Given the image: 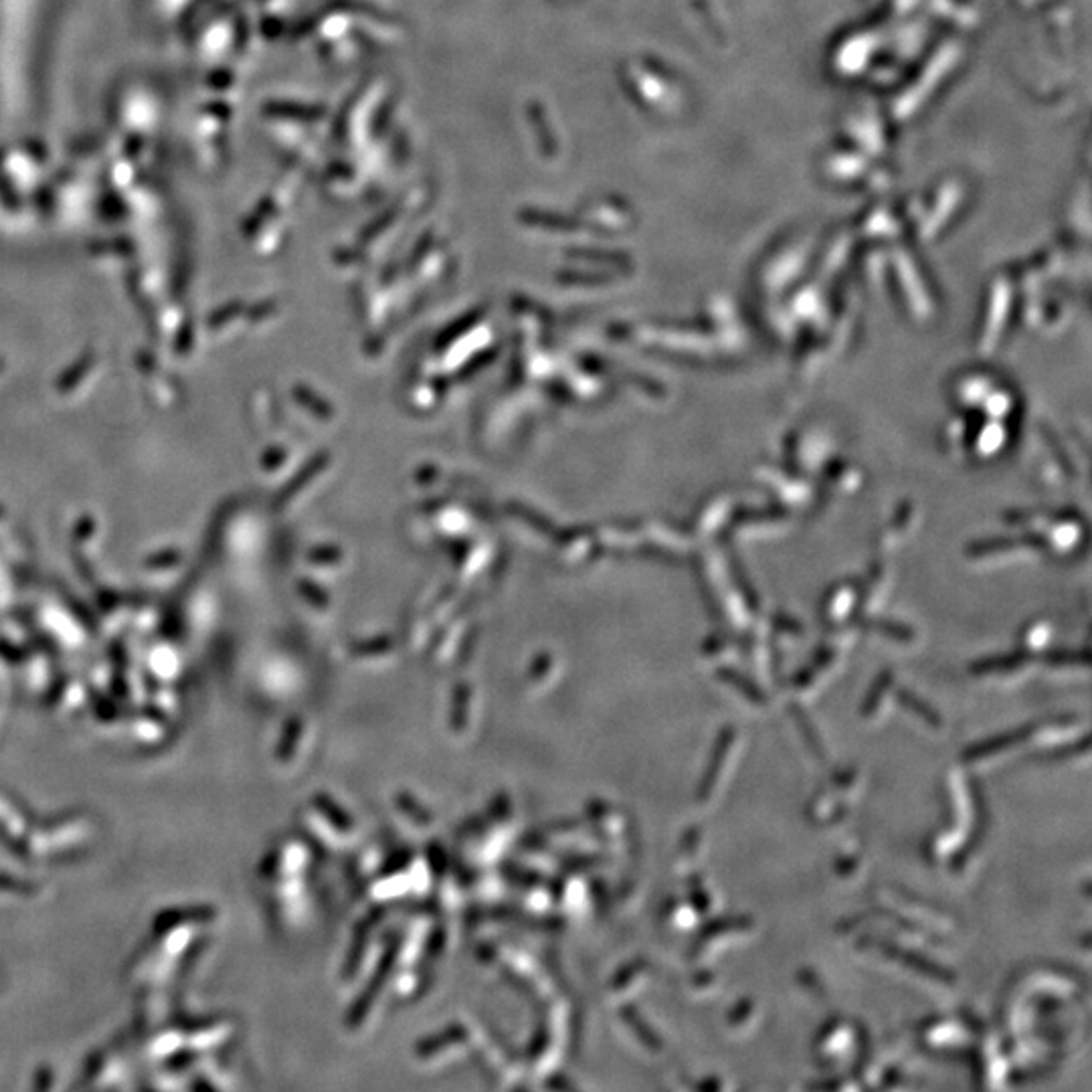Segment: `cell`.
<instances>
[{
	"mask_svg": "<svg viewBox=\"0 0 1092 1092\" xmlns=\"http://www.w3.org/2000/svg\"><path fill=\"white\" fill-rule=\"evenodd\" d=\"M901 700H903L904 706L911 711V713L917 714L918 718H922V723H927L929 727L941 728L943 727V720L939 713H934L929 704H925L922 700L915 699L913 694L908 692H901Z\"/></svg>",
	"mask_w": 1092,
	"mask_h": 1092,
	"instance_id": "cell-7",
	"label": "cell"
},
{
	"mask_svg": "<svg viewBox=\"0 0 1092 1092\" xmlns=\"http://www.w3.org/2000/svg\"><path fill=\"white\" fill-rule=\"evenodd\" d=\"M884 690H887V682L874 686L873 694H870V696L866 699V702H864V714H868V716H870V714L876 713V708L880 706V699L884 696Z\"/></svg>",
	"mask_w": 1092,
	"mask_h": 1092,
	"instance_id": "cell-10",
	"label": "cell"
},
{
	"mask_svg": "<svg viewBox=\"0 0 1092 1092\" xmlns=\"http://www.w3.org/2000/svg\"><path fill=\"white\" fill-rule=\"evenodd\" d=\"M848 1038H850V1034H848V1030H845L844 1021L836 1019V1021H830V1024L826 1026V1030L819 1034V1038L816 1040V1049L819 1050V1054H821L824 1058H828V1060H831V1058H838V1056H840V1054H842L845 1050L844 1044H838V1042H844Z\"/></svg>",
	"mask_w": 1092,
	"mask_h": 1092,
	"instance_id": "cell-4",
	"label": "cell"
},
{
	"mask_svg": "<svg viewBox=\"0 0 1092 1092\" xmlns=\"http://www.w3.org/2000/svg\"><path fill=\"white\" fill-rule=\"evenodd\" d=\"M692 899H694V904H696V908H699L700 913H702V911H704V913L708 911L711 901H708L706 890L702 889L699 878H692Z\"/></svg>",
	"mask_w": 1092,
	"mask_h": 1092,
	"instance_id": "cell-9",
	"label": "cell"
},
{
	"mask_svg": "<svg viewBox=\"0 0 1092 1092\" xmlns=\"http://www.w3.org/2000/svg\"><path fill=\"white\" fill-rule=\"evenodd\" d=\"M845 807L844 805H838L836 801H831L830 795L826 793H819L816 800L812 801L809 805V817L817 821V824H826L830 826L833 821H840L844 817Z\"/></svg>",
	"mask_w": 1092,
	"mask_h": 1092,
	"instance_id": "cell-5",
	"label": "cell"
},
{
	"mask_svg": "<svg viewBox=\"0 0 1092 1092\" xmlns=\"http://www.w3.org/2000/svg\"><path fill=\"white\" fill-rule=\"evenodd\" d=\"M732 743H735V728H723V732L718 735L716 746H714L713 758H711L708 771H706L704 779H702V783H700V801H706L711 798L714 786H716V779H718V775H720L723 767H725V763H727L728 751H730Z\"/></svg>",
	"mask_w": 1092,
	"mask_h": 1092,
	"instance_id": "cell-2",
	"label": "cell"
},
{
	"mask_svg": "<svg viewBox=\"0 0 1092 1092\" xmlns=\"http://www.w3.org/2000/svg\"><path fill=\"white\" fill-rule=\"evenodd\" d=\"M751 920L744 917H732V918H718L711 922L702 934H700L699 943L702 941H711V939H716V937H725L728 932H744L751 929Z\"/></svg>",
	"mask_w": 1092,
	"mask_h": 1092,
	"instance_id": "cell-6",
	"label": "cell"
},
{
	"mask_svg": "<svg viewBox=\"0 0 1092 1092\" xmlns=\"http://www.w3.org/2000/svg\"><path fill=\"white\" fill-rule=\"evenodd\" d=\"M793 716H795V723H798V727L801 728V732H803V737H805V743H807V746L814 751V755H816L817 758H821V761H824V758H826V751H824V744L819 741V737H817L816 728L812 725V720L805 716V713H801L800 708H793Z\"/></svg>",
	"mask_w": 1092,
	"mask_h": 1092,
	"instance_id": "cell-8",
	"label": "cell"
},
{
	"mask_svg": "<svg viewBox=\"0 0 1092 1092\" xmlns=\"http://www.w3.org/2000/svg\"><path fill=\"white\" fill-rule=\"evenodd\" d=\"M751 1012H753V1004H751L749 1000H743L741 1004L737 1005V1007L732 1009V1014H730V1024H732V1026H735V1024H737V1026H739V1024H743L744 1019L751 1016Z\"/></svg>",
	"mask_w": 1092,
	"mask_h": 1092,
	"instance_id": "cell-11",
	"label": "cell"
},
{
	"mask_svg": "<svg viewBox=\"0 0 1092 1092\" xmlns=\"http://www.w3.org/2000/svg\"><path fill=\"white\" fill-rule=\"evenodd\" d=\"M856 864H858V862H856V858H852V856L842 858L838 862V873L842 874V876H850V874L856 870Z\"/></svg>",
	"mask_w": 1092,
	"mask_h": 1092,
	"instance_id": "cell-12",
	"label": "cell"
},
{
	"mask_svg": "<svg viewBox=\"0 0 1092 1092\" xmlns=\"http://www.w3.org/2000/svg\"><path fill=\"white\" fill-rule=\"evenodd\" d=\"M1032 732H1034V728L1021 727L1018 728V730H1012V732L1000 735V737H993V739H988V741H983V743H977L974 744V746H969V749L965 751L963 758H965V761H979V758L997 755V753L1005 751L1007 746L1026 741Z\"/></svg>",
	"mask_w": 1092,
	"mask_h": 1092,
	"instance_id": "cell-3",
	"label": "cell"
},
{
	"mask_svg": "<svg viewBox=\"0 0 1092 1092\" xmlns=\"http://www.w3.org/2000/svg\"><path fill=\"white\" fill-rule=\"evenodd\" d=\"M700 1089H720V1082L713 1080V1082H708V1084H702Z\"/></svg>",
	"mask_w": 1092,
	"mask_h": 1092,
	"instance_id": "cell-13",
	"label": "cell"
},
{
	"mask_svg": "<svg viewBox=\"0 0 1092 1092\" xmlns=\"http://www.w3.org/2000/svg\"><path fill=\"white\" fill-rule=\"evenodd\" d=\"M876 945H878V949H880L882 953H887L889 957H892V959L903 962V965L911 967V969H915V971L922 974V976L931 977L934 981L949 983V986H951V983H955V976H953L949 969L941 967V965H937L934 962H929L927 957L918 955L915 951H904L901 946L890 945V943H884V941H878Z\"/></svg>",
	"mask_w": 1092,
	"mask_h": 1092,
	"instance_id": "cell-1",
	"label": "cell"
}]
</instances>
